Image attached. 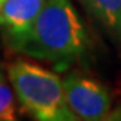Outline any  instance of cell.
I'll use <instances>...</instances> for the list:
<instances>
[{"mask_svg":"<svg viewBox=\"0 0 121 121\" xmlns=\"http://www.w3.org/2000/svg\"><path fill=\"white\" fill-rule=\"evenodd\" d=\"M15 53L66 67L88 48V32L70 0H45L26 31L6 38Z\"/></svg>","mask_w":121,"mask_h":121,"instance_id":"obj_1","label":"cell"},{"mask_svg":"<svg viewBox=\"0 0 121 121\" xmlns=\"http://www.w3.org/2000/svg\"><path fill=\"white\" fill-rule=\"evenodd\" d=\"M7 79L19 105L39 121H76L69 109L63 79L57 73L26 60H16L6 67Z\"/></svg>","mask_w":121,"mask_h":121,"instance_id":"obj_2","label":"cell"},{"mask_svg":"<svg viewBox=\"0 0 121 121\" xmlns=\"http://www.w3.org/2000/svg\"><path fill=\"white\" fill-rule=\"evenodd\" d=\"M63 86L67 107L77 120L99 121L111 114V93L99 80L73 72L63 79Z\"/></svg>","mask_w":121,"mask_h":121,"instance_id":"obj_3","label":"cell"},{"mask_svg":"<svg viewBox=\"0 0 121 121\" xmlns=\"http://www.w3.org/2000/svg\"><path fill=\"white\" fill-rule=\"evenodd\" d=\"M45 0H3L0 3V29L4 38L19 35L29 28Z\"/></svg>","mask_w":121,"mask_h":121,"instance_id":"obj_4","label":"cell"},{"mask_svg":"<svg viewBox=\"0 0 121 121\" xmlns=\"http://www.w3.org/2000/svg\"><path fill=\"white\" fill-rule=\"evenodd\" d=\"M109 35L121 41V0H77Z\"/></svg>","mask_w":121,"mask_h":121,"instance_id":"obj_5","label":"cell"},{"mask_svg":"<svg viewBox=\"0 0 121 121\" xmlns=\"http://www.w3.org/2000/svg\"><path fill=\"white\" fill-rule=\"evenodd\" d=\"M16 120V107L12 85L0 67V121Z\"/></svg>","mask_w":121,"mask_h":121,"instance_id":"obj_6","label":"cell"},{"mask_svg":"<svg viewBox=\"0 0 121 121\" xmlns=\"http://www.w3.org/2000/svg\"><path fill=\"white\" fill-rule=\"evenodd\" d=\"M2 2H3V0H0V3H2Z\"/></svg>","mask_w":121,"mask_h":121,"instance_id":"obj_7","label":"cell"}]
</instances>
